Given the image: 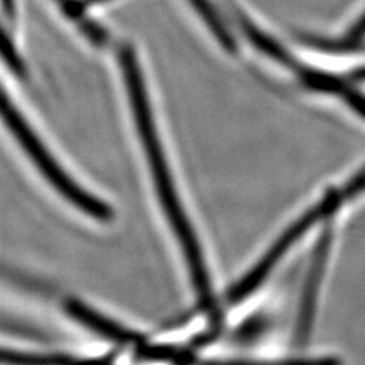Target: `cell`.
<instances>
[{
  "label": "cell",
  "instance_id": "6da1fadb",
  "mask_svg": "<svg viewBox=\"0 0 365 365\" xmlns=\"http://www.w3.org/2000/svg\"><path fill=\"white\" fill-rule=\"evenodd\" d=\"M120 66L123 68L125 83H127L128 96L131 101L133 113L135 118V127L139 131L140 140L143 145V150L146 153L148 163H150L153 178L157 186L158 198L162 201L163 210L168 216V221L174 228V233L178 239V242L185 251V256L187 260V265L190 269V276L193 287L197 288L200 300L202 303H207L205 306H212V292H210V283L209 276L205 272L204 260L198 241L195 235H193L192 227L187 221V216L182 212L180 200L177 197V192L174 189L173 178H170L166 158L160 145V139L155 131V125L153 120V114L150 108V102H148L146 90L143 86V78L139 63H137L135 52L127 46L120 51Z\"/></svg>",
  "mask_w": 365,
  "mask_h": 365
},
{
  "label": "cell",
  "instance_id": "7a4b0ae2",
  "mask_svg": "<svg viewBox=\"0 0 365 365\" xmlns=\"http://www.w3.org/2000/svg\"><path fill=\"white\" fill-rule=\"evenodd\" d=\"M0 118L4 119L9 131L13 133L20 146L26 151L34 165L40 169V173L44 175V178L48 180L68 202L76 205L79 210L87 213L91 218H95L98 221H111L113 212L108 205L106 202H102L101 200L91 197L88 192L83 190L64 173L63 168L58 166V163L55 162L51 153L46 150L44 145L40 142L37 134L31 130L26 120L21 118V114L17 111L13 102L8 99L2 87H0Z\"/></svg>",
  "mask_w": 365,
  "mask_h": 365
},
{
  "label": "cell",
  "instance_id": "3957f363",
  "mask_svg": "<svg viewBox=\"0 0 365 365\" xmlns=\"http://www.w3.org/2000/svg\"><path fill=\"white\" fill-rule=\"evenodd\" d=\"M66 311L72 318H75L76 322L87 326L88 329L93 330V332L106 336L114 342H119V344H123V346L142 344V339L139 335L130 332V330L120 327L116 323H113L111 319H107L106 317L96 314L95 311H91L90 307L81 304L79 302L68 300L66 303Z\"/></svg>",
  "mask_w": 365,
  "mask_h": 365
},
{
  "label": "cell",
  "instance_id": "277c9868",
  "mask_svg": "<svg viewBox=\"0 0 365 365\" xmlns=\"http://www.w3.org/2000/svg\"><path fill=\"white\" fill-rule=\"evenodd\" d=\"M242 23V29L245 31L247 37L250 38V41L253 43L256 48H259L262 52H265L268 56H271L272 60H276L277 63L287 66L289 68H295V71H300L299 63H295L294 56H291L287 51H284L282 46L272 40L271 37H268L267 34L262 32L259 28H256L253 23L248 21L247 19H241Z\"/></svg>",
  "mask_w": 365,
  "mask_h": 365
},
{
  "label": "cell",
  "instance_id": "5b68a950",
  "mask_svg": "<svg viewBox=\"0 0 365 365\" xmlns=\"http://www.w3.org/2000/svg\"><path fill=\"white\" fill-rule=\"evenodd\" d=\"M0 364L5 365H83L84 361H76L63 355H31L13 350L0 349Z\"/></svg>",
  "mask_w": 365,
  "mask_h": 365
},
{
  "label": "cell",
  "instance_id": "8992f818",
  "mask_svg": "<svg viewBox=\"0 0 365 365\" xmlns=\"http://www.w3.org/2000/svg\"><path fill=\"white\" fill-rule=\"evenodd\" d=\"M192 5L195 6V9L198 11V14L201 16V19L207 23V26L210 28V31L213 32V36L216 37L222 48L227 52H236V43L235 40L230 37V34L225 29L224 23L221 21V19L216 14V11L213 9V6L207 2V0H190Z\"/></svg>",
  "mask_w": 365,
  "mask_h": 365
},
{
  "label": "cell",
  "instance_id": "52a82bcc",
  "mask_svg": "<svg viewBox=\"0 0 365 365\" xmlns=\"http://www.w3.org/2000/svg\"><path fill=\"white\" fill-rule=\"evenodd\" d=\"M364 37H365V14L358 20L356 26L350 31V34L347 36V40H346L344 44H341V43H329L326 40H317V38H311V40H307V41H309V44H312V46H315V48H319V49H327V51L329 49H339V51L341 49H353V51H355L358 48L359 41Z\"/></svg>",
  "mask_w": 365,
  "mask_h": 365
}]
</instances>
